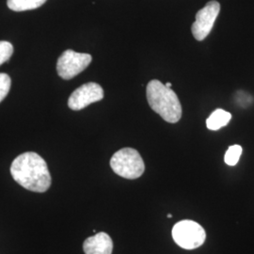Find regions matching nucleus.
I'll return each instance as SVG.
<instances>
[{
    "mask_svg": "<svg viewBox=\"0 0 254 254\" xmlns=\"http://www.w3.org/2000/svg\"><path fill=\"white\" fill-rule=\"evenodd\" d=\"M14 181L27 190L43 193L51 186V175L45 159L33 152L18 155L10 166Z\"/></svg>",
    "mask_w": 254,
    "mask_h": 254,
    "instance_id": "obj_1",
    "label": "nucleus"
},
{
    "mask_svg": "<svg viewBox=\"0 0 254 254\" xmlns=\"http://www.w3.org/2000/svg\"><path fill=\"white\" fill-rule=\"evenodd\" d=\"M146 96L151 109L159 114L164 121L176 124L182 117V105L177 94L163 83L154 79L146 87Z\"/></svg>",
    "mask_w": 254,
    "mask_h": 254,
    "instance_id": "obj_2",
    "label": "nucleus"
},
{
    "mask_svg": "<svg viewBox=\"0 0 254 254\" xmlns=\"http://www.w3.org/2000/svg\"><path fill=\"white\" fill-rule=\"evenodd\" d=\"M112 171L126 179L139 178L145 171V164L139 153L133 148H124L110 159Z\"/></svg>",
    "mask_w": 254,
    "mask_h": 254,
    "instance_id": "obj_3",
    "label": "nucleus"
},
{
    "mask_svg": "<svg viewBox=\"0 0 254 254\" xmlns=\"http://www.w3.org/2000/svg\"><path fill=\"white\" fill-rule=\"evenodd\" d=\"M173 237L174 242L182 249L195 250L204 243L206 233L199 223L185 219L173 226Z\"/></svg>",
    "mask_w": 254,
    "mask_h": 254,
    "instance_id": "obj_4",
    "label": "nucleus"
},
{
    "mask_svg": "<svg viewBox=\"0 0 254 254\" xmlns=\"http://www.w3.org/2000/svg\"><path fill=\"white\" fill-rule=\"evenodd\" d=\"M92 61V57L86 53H77L68 49L64 51L58 60L57 72L65 80L72 79L83 72Z\"/></svg>",
    "mask_w": 254,
    "mask_h": 254,
    "instance_id": "obj_5",
    "label": "nucleus"
},
{
    "mask_svg": "<svg viewBox=\"0 0 254 254\" xmlns=\"http://www.w3.org/2000/svg\"><path fill=\"white\" fill-rule=\"evenodd\" d=\"M219 11L220 4L218 1L212 0L196 13V20L192 24L191 31L197 41L201 42L208 36Z\"/></svg>",
    "mask_w": 254,
    "mask_h": 254,
    "instance_id": "obj_6",
    "label": "nucleus"
},
{
    "mask_svg": "<svg viewBox=\"0 0 254 254\" xmlns=\"http://www.w3.org/2000/svg\"><path fill=\"white\" fill-rule=\"evenodd\" d=\"M103 98L104 90L100 85L94 82H89L73 91L69 97L68 107L72 110H81Z\"/></svg>",
    "mask_w": 254,
    "mask_h": 254,
    "instance_id": "obj_7",
    "label": "nucleus"
},
{
    "mask_svg": "<svg viewBox=\"0 0 254 254\" xmlns=\"http://www.w3.org/2000/svg\"><path fill=\"white\" fill-rule=\"evenodd\" d=\"M85 254H112L113 242L111 237L104 232L87 238L83 244Z\"/></svg>",
    "mask_w": 254,
    "mask_h": 254,
    "instance_id": "obj_8",
    "label": "nucleus"
},
{
    "mask_svg": "<svg viewBox=\"0 0 254 254\" xmlns=\"http://www.w3.org/2000/svg\"><path fill=\"white\" fill-rule=\"evenodd\" d=\"M232 119V114L223 109H216L207 120H206V127L209 130L217 131L222 127H226L229 122Z\"/></svg>",
    "mask_w": 254,
    "mask_h": 254,
    "instance_id": "obj_9",
    "label": "nucleus"
},
{
    "mask_svg": "<svg viewBox=\"0 0 254 254\" xmlns=\"http://www.w3.org/2000/svg\"><path fill=\"white\" fill-rule=\"evenodd\" d=\"M46 0H7L9 9L14 11H26L40 8Z\"/></svg>",
    "mask_w": 254,
    "mask_h": 254,
    "instance_id": "obj_10",
    "label": "nucleus"
},
{
    "mask_svg": "<svg viewBox=\"0 0 254 254\" xmlns=\"http://www.w3.org/2000/svg\"><path fill=\"white\" fill-rule=\"evenodd\" d=\"M242 152H243V149L240 145L230 146L224 157L225 163L229 166H236L240 159Z\"/></svg>",
    "mask_w": 254,
    "mask_h": 254,
    "instance_id": "obj_11",
    "label": "nucleus"
},
{
    "mask_svg": "<svg viewBox=\"0 0 254 254\" xmlns=\"http://www.w3.org/2000/svg\"><path fill=\"white\" fill-rule=\"evenodd\" d=\"M13 53V46L12 45L6 42L0 41V65L8 62Z\"/></svg>",
    "mask_w": 254,
    "mask_h": 254,
    "instance_id": "obj_12",
    "label": "nucleus"
},
{
    "mask_svg": "<svg viewBox=\"0 0 254 254\" xmlns=\"http://www.w3.org/2000/svg\"><path fill=\"white\" fill-rule=\"evenodd\" d=\"M11 85V80L9 74L0 73V103L8 95Z\"/></svg>",
    "mask_w": 254,
    "mask_h": 254,
    "instance_id": "obj_13",
    "label": "nucleus"
},
{
    "mask_svg": "<svg viewBox=\"0 0 254 254\" xmlns=\"http://www.w3.org/2000/svg\"><path fill=\"white\" fill-rule=\"evenodd\" d=\"M166 87H168V88H171L172 87V83H170V82H168L167 84H166Z\"/></svg>",
    "mask_w": 254,
    "mask_h": 254,
    "instance_id": "obj_14",
    "label": "nucleus"
},
{
    "mask_svg": "<svg viewBox=\"0 0 254 254\" xmlns=\"http://www.w3.org/2000/svg\"><path fill=\"white\" fill-rule=\"evenodd\" d=\"M168 218H173V216H172V214H169V215H168Z\"/></svg>",
    "mask_w": 254,
    "mask_h": 254,
    "instance_id": "obj_15",
    "label": "nucleus"
}]
</instances>
